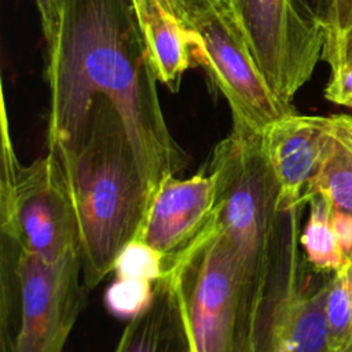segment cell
Masks as SVG:
<instances>
[{
	"mask_svg": "<svg viewBox=\"0 0 352 352\" xmlns=\"http://www.w3.org/2000/svg\"><path fill=\"white\" fill-rule=\"evenodd\" d=\"M47 81L48 153L58 161L77 151L95 100L104 98L122 121L148 198L188 164L166 125L129 0H63L47 45Z\"/></svg>",
	"mask_w": 352,
	"mask_h": 352,
	"instance_id": "1",
	"label": "cell"
},
{
	"mask_svg": "<svg viewBox=\"0 0 352 352\" xmlns=\"http://www.w3.org/2000/svg\"><path fill=\"white\" fill-rule=\"evenodd\" d=\"M74 210L88 293L110 272L142 226L148 191L113 104L95 100L80 147L59 161Z\"/></svg>",
	"mask_w": 352,
	"mask_h": 352,
	"instance_id": "2",
	"label": "cell"
},
{
	"mask_svg": "<svg viewBox=\"0 0 352 352\" xmlns=\"http://www.w3.org/2000/svg\"><path fill=\"white\" fill-rule=\"evenodd\" d=\"M217 199L214 223L236 267L248 311L260 327L275 274L282 212L261 133L232 126L210 155Z\"/></svg>",
	"mask_w": 352,
	"mask_h": 352,
	"instance_id": "3",
	"label": "cell"
},
{
	"mask_svg": "<svg viewBox=\"0 0 352 352\" xmlns=\"http://www.w3.org/2000/svg\"><path fill=\"white\" fill-rule=\"evenodd\" d=\"M166 272L175 282L192 352H256L260 329L214 219Z\"/></svg>",
	"mask_w": 352,
	"mask_h": 352,
	"instance_id": "4",
	"label": "cell"
},
{
	"mask_svg": "<svg viewBox=\"0 0 352 352\" xmlns=\"http://www.w3.org/2000/svg\"><path fill=\"white\" fill-rule=\"evenodd\" d=\"M0 216L10 217L22 250L54 264L80 253L78 228L58 158L47 153L28 165L18 161L1 98Z\"/></svg>",
	"mask_w": 352,
	"mask_h": 352,
	"instance_id": "5",
	"label": "cell"
},
{
	"mask_svg": "<svg viewBox=\"0 0 352 352\" xmlns=\"http://www.w3.org/2000/svg\"><path fill=\"white\" fill-rule=\"evenodd\" d=\"M176 1L204 40L205 72L226 98L232 126L263 133L272 122L297 113L267 82L232 0Z\"/></svg>",
	"mask_w": 352,
	"mask_h": 352,
	"instance_id": "6",
	"label": "cell"
},
{
	"mask_svg": "<svg viewBox=\"0 0 352 352\" xmlns=\"http://www.w3.org/2000/svg\"><path fill=\"white\" fill-rule=\"evenodd\" d=\"M304 206L282 213L275 274L256 352H329V280L314 282L307 271L308 263L300 245Z\"/></svg>",
	"mask_w": 352,
	"mask_h": 352,
	"instance_id": "7",
	"label": "cell"
},
{
	"mask_svg": "<svg viewBox=\"0 0 352 352\" xmlns=\"http://www.w3.org/2000/svg\"><path fill=\"white\" fill-rule=\"evenodd\" d=\"M253 55L280 100L293 104L322 60L324 29L294 0H232Z\"/></svg>",
	"mask_w": 352,
	"mask_h": 352,
	"instance_id": "8",
	"label": "cell"
},
{
	"mask_svg": "<svg viewBox=\"0 0 352 352\" xmlns=\"http://www.w3.org/2000/svg\"><path fill=\"white\" fill-rule=\"evenodd\" d=\"M18 320L11 352H63L84 296L80 253L45 263L21 250Z\"/></svg>",
	"mask_w": 352,
	"mask_h": 352,
	"instance_id": "9",
	"label": "cell"
},
{
	"mask_svg": "<svg viewBox=\"0 0 352 352\" xmlns=\"http://www.w3.org/2000/svg\"><path fill=\"white\" fill-rule=\"evenodd\" d=\"M216 199V176L206 166L190 177L168 176L153 192L135 238L162 254L166 272L210 227Z\"/></svg>",
	"mask_w": 352,
	"mask_h": 352,
	"instance_id": "10",
	"label": "cell"
},
{
	"mask_svg": "<svg viewBox=\"0 0 352 352\" xmlns=\"http://www.w3.org/2000/svg\"><path fill=\"white\" fill-rule=\"evenodd\" d=\"M331 131V116L293 113L263 133V148L279 192V210L307 205V197L320 166Z\"/></svg>",
	"mask_w": 352,
	"mask_h": 352,
	"instance_id": "11",
	"label": "cell"
},
{
	"mask_svg": "<svg viewBox=\"0 0 352 352\" xmlns=\"http://www.w3.org/2000/svg\"><path fill=\"white\" fill-rule=\"evenodd\" d=\"M160 84L177 92L183 74L206 65L201 34L186 19L176 0H129Z\"/></svg>",
	"mask_w": 352,
	"mask_h": 352,
	"instance_id": "12",
	"label": "cell"
},
{
	"mask_svg": "<svg viewBox=\"0 0 352 352\" xmlns=\"http://www.w3.org/2000/svg\"><path fill=\"white\" fill-rule=\"evenodd\" d=\"M114 352H192L170 272L155 282L151 304L128 322Z\"/></svg>",
	"mask_w": 352,
	"mask_h": 352,
	"instance_id": "13",
	"label": "cell"
},
{
	"mask_svg": "<svg viewBox=\"0 0 352 352\" xmlns=\"http://www.w3.org/2000/svg\"><path fill=\"white\" fill-rule=\"evenodd\" d=\"M312 194L322 195L334 212L352 214V129L346 114L331 116L330 136L308 197Z\"/></svg>",
	"mask_w": 352,
	"mask_h": 352,
	"instance_id": "14",
	"label": "cell"
},
{
	"mask_svg": "<svg viewBox=\"0 0 352 352\" xmlns=\"http://www.w3.org/2000/svg\"><path fill=\"white\" fill-rule=\"evenodd\" d=\"M308 219L300 232L307 263L316 271L336 272L345 263V253L331 223V206L319 194L307 199Z\"/></svg>",
	"mask_w": 352,
	"mask_h": 352,
	"instance_id": "15",
	"label": "cell"
},
{
	"mask_svg": "<svg viewBox=\"0 0 352 352\" xmlns=\"http://www.w3.org/2000/svg\"><path fill=\"white\" fill-rule=\"evenodd\" d=\"M326 323L329 351L341 348L352 337V260L329 279L326 297Z\"/></svg>",
	"mask_w": 352,
	"mask_h": 352,
	"instance_id": "16",
	"label": "cell"
},
{
	"mask_svg": "<svg viewBox=\"0 0 352 352\" xmlns=\"http://www.w3.org/2000/svg\"><path fill=\"white\" fill-rule=\"evenodd\" d=\"M113 272L114 278L143 279L155 283L165 274V260L148 243L133 238L118 253Z\"/></svg>",
	"mask_w": 352,
	"mask_h": 352,
	"instance_id": "17",
	"label": "cell"
},
{
	"mask_svg": "<svg viewBox=\"0 0 352 352\" xmlns=\"http://www.w3.org/2000/svg\"><path fill=\"white\" fill-rule=\"evenodd\" d=\"M154 285L143 279L114 278L106 290L104 305L111 315L131 320L151 304Z\"/></svg>",
	"mask_w": 352,
	"mask_h": 352,
	"instance_id": "18",
	"label": "cell"
},
{
	"mask_svg": "<svg viewBox=\"0 0 352 352\" xmlns=\"http://www.w3.org/2000/svg\"><path fill=\"white\" fill-rule=\"evenodd\" d=\"M322 60L329 65L330 74L352 69V23L324 41Z\"/></svg>",
	"mask_w": 352,
	"mask_h": 352,
	"instance_id": "19",
	"label": "cell"
},
{
	"mask_svg": "<svg viewBox=\"0 0 352 352\" xmlns=\"http://www.w3.org/2000/svg\"><path fill=\"white\" fill-rule=\"evenodd\" d=\"M323 95L334 104L352 109V69L330 74Z\"/></svg>",
	"mask_w": 352,
	"mask_h": 352,
	"instance_id": "20",
	"label": "cell"
},
{
	"mask_svg": "<svg viewBox=\"0 0 352 352\" xmlns=\"http://www.w3.org/2000/svg\"><path fill=\"white\" fill-rule=\"evenodd\" d=\"M34 3L40 15L43 36L48 45L58 32L63 0H34Z\"/></svg>",
	"mask_w": 352,
	"mask_h": 352,
	"instance_id": "21",
	"label": "cell"
},
{
	"mask_svg": "<svg viewBox=\"0 0 352 352\" xmlns=\"http://www.w3.org/2000/svg\"><path fill=\"white\" fill-rule=\"evenodd\" d=\"M298 10L308 19L324 29V33L330 29L336 0H294Z\"/></svg>",
	"mask_w": 352,
	"mask_h": 352,
	"instance_id": "22",
	"label": "cell"
},
{
	"mask_svg": "<svg viewBox=\"0 0 352 352\" xmlns=\"http://www.w3.org/2000/svg\"><path fill=\"white\" fill-rule=\"evenodd\" d=\"M331 223L346 258H352V214L331 212Z\"/></svg>",
	"mask_w": 352,
	"mask_h": 352,
	"instance_id": "23",
	"label": "cell"
},
{
	"mask_svg": "<svg viewBox=\"0 0 352 352\" xmlns=\"http://www.w3.org/2000/svg\"><path fill=\"white\" fill-rule=\"evenodd\" d=\"M352 23V0H336L334 12L330 29L326 33V38L338 34L342 29Z\"/></svg>",
	"mask_w": 352,
	"mask_h": 352,
	"instance_id": "24",
	"label": "cell"
},
{
	"mask_svg": "<svg viewBox=\"0 0 352 352\" xmlns=\"http://www.w3.org/2000/svg\"><path fill=\"white\" fill-rule=\"evenodd\" d=\"M329 352H352V337L341 348H338L336 351H329Z\"/></svg>",
	"mask_w": 352,
	"mask_h": 352,
	"instance_id": "25",
	"label": "cell"
},
{
	"mask_svg": "<svg viewBox=\"0 0 352 352\" xmlns=\"http://www.w3.org/2000/svg\"><path fill=\"white\" fill-rule=\"evenodd\" d=\"M349 125H351V129H352V117L349 116Z\"/></svg>",
	"mask_w": 352,
	"mask_h": 352,
	"instance_id": "26",
	"label": "cell"
}]
</instances>
